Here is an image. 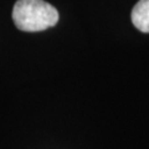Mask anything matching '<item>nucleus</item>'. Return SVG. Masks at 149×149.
I'll list each match as a JSON object with an SVG mask.
<instances>
[{
    "instance_id": "nucleus-1",
    "label": "nucleus",
    "mask_w": 149,
    "mask_h": 149,
    "mask_svg": "<svg viewBox=\"0 0 149 149\" xmlns=\"http://www.w3.org/2000/svg\"><path fill=\"white\" fill-rule=\"evenodd\" d=\"M13 20L19 30L37 32L57 24L58 13L44 0H17L13 9Z\"/></svg>"
},
{
    "instance_id": "nucleus-2",
    "label": "nucleus",
    "mask_w": 149,
    "mask_h": 149,
    "mask_svg": "<svg viewBox=\"0 0 149 149\" xmlns=\"http://www.w3.org/2000/svg\"><path fill=\"white\" fill-rule=\"evenodd\" d=\"M133 25L142 32H149V0H139L130 14Z\"/></svg>"
}]
</instances>
